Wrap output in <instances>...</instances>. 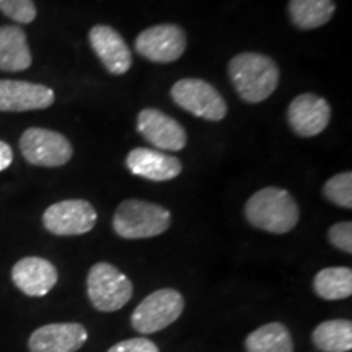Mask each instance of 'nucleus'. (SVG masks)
<instances>
[{
  "mask_svg": "<svg viewBox=\"0 0 352 352\" xmlns=\"http://www.w3.org/2000/svg\"><path fill=\"white\" fill-rule=\"evenodd\" d=\"M328 240L334 248L341 250L342 253H352V223L349 220L346 222H338L329 227Z\"/></svg>",
  "mask_w": 352,
  "mask_h": 352,
  "instance_id": "nucleus-24",
  "label": "nucleus"
},
{
  "mask_svg": "<svg viewBox=\"0 0 352 352\" xmlns=\"http://www.w3.org/2000/svg\"><path fill=\"white\" fill-rule=\"evenodd\" d=\"M323 196L331 204L340 206L344 209H352V173L342 171L331 176L323 184Z\"/></svg>",
  "mask_w": 352,
  "mask_h": 352,
  "instance_id": "nucleus-22",
  "label": "nucleus"
},
{
  "mask_svg": "<svg viewBox=\"0 0 352 352\" xmlns=\"http://www.w3.org/2000/svg\"><path fill=\"white\" fill-rule=\"evenodd\" d=\"M88 340L80 323H50L34 329L28 340L30 352H77Z\"/></svg>",
  "mask_w": 352,
  "mask_h": 352,
  "instance_id": "nucleus-16",
  "label": "nucleus"
},
{
  "mask_svg": "<svg viewBox=\"0 0 352 352\" xmlns=\"http://www.w3.org/2000/svg\"><path fill=\"white\" fill-rule=\"evenodd\" d=\"M88 41L103 67L111 76H124L132 67V52L120 32L109 25H95L88 33Z\"/></svg>",
  "mask_w": 352,
  "mask_h": 352,
  "instance_id": "nucleus-12",
  "label": "nucleus"
},
{
  "mask_svg": "<svg viewBox=\"0 0 352 352\" xmlns=\"http://www.w3.org/2000/svg\"><path fill=\"white\" fill-rule=\"evenodd\" d=\"M138 132L160 152H179L186 147L188 132L175 118L157 108H144L138 114Z\"/></svg>",
  "mask_w": 352,
  "mask_h": 352,
  "instance_id": "nucleus-10",
  "label": "nucleus"
},
{
  "mask_svg": "<svg viewBox=\"0 0 352 352\" xmlns=\"http://www.w3.org/2000/svg\"><path fill=\"white\" fill-rule=\"evenodd\" d=\"M20 151L30 165L46 168L69 164L74 155L72 144L65 135L44 127L26 129L20 138Z\"/></svg>",
  "mask_w": 352,
  "mask_h": 352,
  "instance_id": "nucleus-7",
  "label": "nucleus"
},
{
  "mask_svg": "<svg viewBox=\"0 0 352 352\" xmlns=\"http://www.w3.org/2000/svg\"><path fill=\"white\" fill-rule=\"evenodd\" d=\"M107 352H160V349L148 338H131L116 342Z\"/></svg>",
  "mask_w": 352,
  "mask_h": 352,
  "instance_id": "nucleus-25",
  "label": "nucleus"
},
{
  "mask_svg": "<svg viewBox=\"0 0 352 352\" xmlns=\"http://www.w3.org/2000/svg\"><path fill=\"white\" fill-rule=\"evenodd\" d=\"M316 349L323 352H349L352 349V323L349 320H328L311 333Z\"/></svg>",
  "mask_w": 352,
  "mask_h": 352,
  "instance_id": "nucleus-21",
  "label": "nucleus"
},
{
  "mask_svg": "<svg viewBox=\"0 0 352 352\" xmlns=\"http://www.w3.org/2000/svg\"><path fill=\"white\" fill-rule=\"evenodd\" d=\"M245 347L246 352H294V341L289 328L274 321L250 333Z\"/></svg>",
  "mask_w": 352,
  "mask_h": 352,
  "instance_id": "nucleus-19",
  "label": "nucleus"
},
{
  "mask_svg": "<svg viewBox=\"0 0 352 352\" xmlns=\"http://www.w3.org/2000/svg\"><path fill=\"white\" fill-rule=\"evenodd\" d=\"M56 101L54 90L41 83L0 80V111L25 113L50 108Z\"/></svg>",
  "mask_w": 352,
  "mask_h": 352,
  "instance_id": "nucleus-13",
  "label": "nucleus"
},
{
  "mask_svg": "<svg viewBox=\"0 0 352 352\" xmlns=\"http://www.w3.org/2000/svg\"><path fill=\"white\" fill-rule=\"evenodd\" d=\"M98 220L96 209L85 199H65L51 204L43 214V226L57 236L85 235Z\"/></svg>",
  "mask_w": 352,
  "mask_h": 352,
  "instance_id": "nucleus-9",
  "label": "nucleus"
},
{
  "mask_svg": "<svg viewBox=\"0 0 352 352\" xmlns=\"http://www.w3.org/2000/svg\"><path fill=\"white\" fill-rule=\"evenodd\" d=\"M170 96L176 107L206 121H222L228 113L226 98L217 88L202 78H182L171 87Z\"/></svg>",
  "mask_w": 352,
  "mask_h": 352,
  "instance_id": "nucleus-5",
  "label": "nucleus"
},
{
  "mask_svg": "<svg viewBox=\"0 0 352 352\" xmlns=\"http://www.w3.org/2000/svg\"><path fill=\"white\" fill-rule=\"evenodd\" d=\"M289 19L298 30L308 32L324 26L336 12L334 0H289Z\"/></svg>",
  "mask_w": 352,
  "mask_h": 352,
  "instance_id": "nucleus-18",
  "label": "nucleus"
},
{
  "mask_svg": "<svg viewBox=\"0 0 352 352\" xmlns=\"http://www.w3.org/2000/svg\"><path fill=\"white\" fill-rule=\"evenodd\" d=\"M87 294L96 310L111 314L129 303L134 296V284L111 263L100 261L88 271Z\"/></svg>",
  "mask_w": 352,
  "mask_h": 352,
  "instance_id": "nucleus-4",
  "label": "nucleus"
},
{
  "mask_svg": "<svg viewBox=\"0 0 352 352\" xmlns=\"http://www.w3.org/2000/svg\"><path fill=\"white\" fill-rule=\"evenodd\" d=\"M171 212L164 206L142 199H126L113 217L116 235L126 240L153 239L168 230Z\"/></svg>",
  "mask_w": 352,
  "mask_h": 352,
  "instance_id": "nucleus-3",
  "label": "nucleus"
},
{
  "mask_svg": "<svg viewBox=\"0 0 352 352\" xmlns=\"http://www.w3.org/2000/svg\"><path fill=\"white\" fill-rule=\"evenodd\" d=\"M184 310V297L178 290L165 287L147 296L131 315V324L140 334H153L168 328Z\"/></svg>",
  "mask_w": 352,
  "mask_h": 352,
  "instance_id": "nucleus-6",
  "label": "nucleus"
},
{
  "mask_svg": "<svg viewBox=\"0 0 352 352\" xmlns=\"http://www.w3.org/2000/svg\"><path fill=\"white\" fill-rule=\"evenodd\" d=\"M245 217L258 230L284 235L297 227L300 209L287 189L267 186L246 201Z\"/></svg>",
  "mask_w": 352,
  "mask_h": 352,
  "instance_id": "nucleus-2",
  "label": "nucleus"
},
{
  "mask_svg": "<svg viewBox=\"0 0 352 352\" xmlns=\"http://www.w3.org/2000/svg\"><path fill=\"white\" fill-rule=\"evenodd\" d=\"M13 162V151L12 147L3 140H0V171L7 170Z\"/></svg>",
  "mask_w": 352,
  "mask_h": 352,
  "instance_id": "nucleus-26",
  "label": "nucleus"
},
{
  "mask_svg": "<svg viewBox=\"0 0 352 352\" xmlns=\"http://www.w3.org/2000/svg\"><path fill=\"white\" fill-rule=\"evenodd\" d=\"M315 294L323 300H342L352 296L351 267L333 266L316 272L314 279Z\"/></svg>",
  "mask_w": 352,
  "mask_h": 352,
  "instance_id": "nucleus-20",
  "label": "nucleus"
},
{
  "mask_svg": "<svg viewBox=\"0 0 352 352\" xmlns=\"http://www.w3.org/2000/svg\"><path fill=\"white\" fill-rule=\"evenodd\" d=\"M287 122L298 138H315L331 122V104L315 94L298 95L289 103Z\"/></svg>",
  "mask_w": 352,
  "mask_h": 352,
  "instance_id": "nucleus-11",
  "label": "nucleus"
},
{
  "mask_svg": "<svg viewBox=\"0 0 352 352\" xmlns=\"http://www.w3.org/2000/svg\"><path fill=\"white\" fill-rule=\"evenodd\" d=\"M0 12L21 25L32 23L38 15L33 0H0Z\"/></svg>",
  "mask_w": 352,
  "mask_h": 352,
  "instance_id": "nucleus-23",
  "label": "nucleus"
},
{
  "mask_svg": "<svg viewBox=\"0 0 352 352\" xmlns=\"http://www.w3.org/2000/svg\"><path fill=\"white\" fill-rule=\"evenodd\" d=\"M33 57L26 33L16 25L0 26V70L21 72L32 67Z\"/></svg>",
  "mask_w": 352,
  "mask_h": 352,
  "instance_id": "nucleus-17",
  "label": "nucleus"
},
{
  "mask_svg": "<svg viewBox=\"0 0 352 352\" xmlns=\"http://www.w3.org/2000/svg\"><path fill=\"white\" fill-rule=\"evenodd\" d=\"M134 47L140 57L151 63L171 64L184 54L188 47V36L179 25H153L138 34Z\"/></svg>",
  "mask_w": 352,
  "mask_h": 352,
  "instance_id": "nucleus-8",
  "label": "nucleus"
},
{
  "mask_svg": "<svg viewBox=\"0 0 352 352\" xmlns=\"http://www.w3.org/2000/svg\"><path fill=\"white\" fill-rule=\"evenodd\" d=\"M59 279L56 266L50 259L26 256L12 267V280L25 296L44 297L54 289Z\"/></svg>",
  "mask_w": 352,
  "mask_h": 352,
  "instance_id": "nucleus-15",
  "label": "nucleus"
},
{
  "mask_svg": "<svg viewBox=\"0 0 352 352\" xmlns=\"http://www.w3.org/2000/svg\"><path fill=\"white\" fill-rule=\"evenodd\" d=\"M236 95L245 103H263L279 87L280 70L272 57L261 52H240L232 57L227 67Z\"/></svg>",
  "mask_w": 352,
  "mask_h": 352,
  "instance_id": "nucleus-1",
  "label": "nucleus"
},
{
  "mask_svg": "<svg viewBox=\"0 0 352 352\" xmlns=\"http://www.w3.org/2000/svg\"><path fill=\"white\" fill-rule=\"evenodd\" d=\"M126 166L132 175L148 182H171L183 171V162L170 153L148 147L132 148L126 157Z\"/></svg>",
  "mask_w": 352,
  "mask_h": 352,
  "instance_id": "nucleus-14",
  "label": "nucleus"
}]
</instances>
